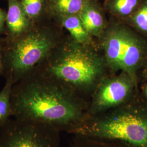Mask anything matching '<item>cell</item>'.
Wrapping results in <instances>:
<instances>
[{"mask_svg":"<svg viewBox=\"0 0 147 147\" xmlns=\"http://www.w3.org/2000/svg\"><path fill=\"white\" fill-rule=\"evenodd\" d=\"M13 117L47 124L73 134L88 117L89 102L68 86L37 67L13 84Z\"/></svg>","mask_w":147,"mask_h":147,"instance_id":"6da1fadb","label":"cell"},{"mask_svg":"<svg viewBox=\"0 0 147 147\" xmlns=\"http://www.w3.org/2000/svg\"><path fill=\"white\" fill-rule=\"evenodd\" d=\"M90 47L76 42L71 37L62 39L38 67L68 86L86 100L83 96L88 95L92 97L105 78L102 60Z\"/></svg>","mask_w":147,"mask_h":147,"instance_id":"7a4b0ae2","label":"cell"},{"mask_svg":"<svg viewBox=\"0 0 147 147\" xmlns=\"http://www.w3.org/2000/svg\"><path fill=\"white\" fill-rule=\"evenodd\" d=\"M73 135L147 147V103L137 98L111 110L88 116Z\"/></svg>","mask_w":147,"mask_h":147,"instance_id":"3957f363","label":"cell"},{"mask_svg":"<svg viewBox=\"0 0 147 147\" xmlns=\"http://www.w3.org/2000/svg\"><path fill=\"white\" fill-rule=\"evenodd\" d=\"M62 38L44 21L13 40L0 39L2 47L3 75L16 84L42 63L57 47Z\"/></svg>","mask_w":147,"mask_h":147,"instance_id":"277c9868","label":"cell"},{"mask_svg":"<svg viewBox=\"0 0 147 147\" xmlns=\"http://www.w3.org/2000/svg\"><path fill=\"white\" fill-rule=\"evenodd\" d=\"M102 35L105 60L111 69L126 74L137 85V71L146 53L144 41L126 27L115 25Z\"/></svg>","mask_w":147,"mask_h":147,"instance_id":"5b68a950","label":"cell"},{"mask_svg":"<svg viewBox=\"0 0 147 147\" xmlns=\"http://www.w3.org/2000/svg\"><path fill=\"white\" fill-rule=\"evenodd\" d=\"M60 133L47 124L13 118L0 129V147H59Z\"/></svg>","mask_w":147,"mask_h":147,"instance_id":"8992f818","label":"cell"},{"mask_svg":"<svg viewBox=\"0 0 147 147\" xmlns=\"http://www.w3.org/2000/svg\"><path fill=\"white\" fill-rule=\"evenodd\" d=\"M137 86L124 73L117 76L105 77L89 101L88 115L95 116L126 104L135 96Z\"/></svg>","mask_w":147,"mask_h":147,"instance_id":"52a82bcc","label":"cell"},{"mask_svg":"<svg viewBox=\"0 0 147 147\" xmlns=\"http://www.w3.org/2000/svg\"><path fill=\"white\" fill-rule=\"evenodd\" d=\"M5 22V40L11 41L28 31L34 25L27 18L19 0H8Z\"/></svg>","mask_w":147,"mask_h":147,"instance_id":"ba28073f","label":"cell"},{"mask_svg":"<svg viewBox=\"0 0 147 147\" xmlns=\"http://www.w3.org/2000/svg\"><path fill=\"white\" fill-rule=\"evenodd\" d=\"M79 16L91 37H99L105 31L106 25L105 14L97 0H89Z\"/></svg>","mask_w":147,"mask_h":147,"instance_id":"9c48e42d","label":"cell"},{"mask_svg":"<svg viewBox=\"0 0 147 147\" xmlns=\"http://www.w3.org/2000/svg\"><path fill=\"white\" fill-rule=\"evenodd\" d=\"M52 18L70 33L71 37L76 42L84 45L93 46L92 37L85 29L79 15L55 16Z\"/></svg>","mask_w":147,"mask_h":147,"instance_id":"30bf717a","label":"cell"},{"mask_svg":"<svg viewBox=\"0 0 147 147\" xmlns=\"http://www.w3.org/2000/svg\"><path fill=\"white\" fill-rule=\"evenodd\" d=\"M89 0H47L48 13L55 16L79 15Z\"/></svg>","mask_w":147,"mask_h":147,"instance_id":"8fae6325","label":"cell"},{"mask_svg":"<svg viewBox=\"0 0 147 147\" xmlns=\"http://www.w3.org/2000/svg\"><path fill=\"white\" fill-rule=\"evenodd\" d=\"M143 0H106L104 9L119 18L126 19L135 13Z\"/></svg>","mask_w":147,"mask_h":147,"instance_id":"7c38bea8","label":"cell"},{"mask_svg":"<svg viewBox=\"0 0 147 147\" xmlns=\"http://www.w3.org/2000/svg\"><path fill=\"white\" fill-rule=\"evenodd\" d=\"M26 15L33 24L44 21L49 16L47 0H19Z\"/></svg>","mask_w":147,"mask_h":147,"instance_id":"4fadbf2b","label":"cell"},{"mask_svg":"<svg viewBox=\"0 0 147 147\" xmlns=\"http://www.w3.org/2000/svg\"><path fill=\"white\" fill-rule=\"evenodd\" d=\"M69 147H134L124 142L74 135Z\"/></svg>","mask_w":147,"mask_h":147,"instance_id":"5bb4252c","label":"cell"},{"mask_svg":"<svg viewBox=\"0 0 147 147\" xmlns=\"http://www.w3.org/2000/svg\"><path fill=\"white\" fill-rule=\"evenodd\" d=\"M5 79V84L0 92V129L13 117L11 98L14 84L10 78Z\"/></svg>","mask_w":147,"mask_h":147,"instance_id":"9a60e30c","label":"cell"},{"mask_svg":"<svg viewBox=\"0 0 147 147\" xmlns=\"http://www.w3.org/2000/svg\"><path fill=\"white\" fill-rule=\"evenodd\" d=\"M127 19L139 31L147 34V0H143L139 8Z\"/></svg>","mask_w":147,"mask_h":147,"instance_id":"2e32d148","label":"cell"},{"mask_svg":"<svg viewBox=\"0 0 147 147\" xmlns=\"http://www.w3.org/2000/svg\"><path fill=\"white\" fill-rule=\"evenodd\" d=\"M7 18V12L0 8V35L6 36L5 22Z\"/></svg>","mask_w":147,"mask_h":147,"instance_id":"e0dca14e","label":"cell"},{"mask_svg":"<svg viewBox=\"0 0 147 147\" xmlns=\"http://www.w3.org/2000/svg\"><path fill=\"white\" fill-rule=\"evenodd\" d=\"M4 72V65H3V50L1 43L0 42V76L3 75Z\"/></svg>","mask_w":147,"mask_h":147,"instance_id":"ac0fdd59","label":"cell"},{"mask_svg":"<svg viewBox=\"0 0 147 147\" xmlns=\"http://www.w3.org/2000/svg\"><path fill=\"white\" fill-rule=\"evenodd\" d=\"M143 94L144 97L147 99V81L146 82V84L143 86Z\"/></svg>","mask_w":147,"mask_h":147,"instance_id":"d6986e66","label":"cell"},{"mask_svg":"<svg viewBox=\"0 0 147 147\" xmlns=\"http://www.w3.org/2000/svg\"><path fill=\"white\" fill-rule=\"evenodd\" d=\"M97 1H98V0H97Z\"/></svg>","mask_w":147,"mask_h":147,"instance_id":"ffe728a7","label":"cell"}]
</instances>
